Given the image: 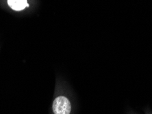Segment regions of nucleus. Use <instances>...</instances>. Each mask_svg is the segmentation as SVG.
I'll return each mask as SVG.
<instances>
[{"mask_svg":"<svg viewBox=\"0 0 152 114\" xmlns=\"http://www.w3.org/2000/svg\"><path fill=\"white\" fill-rule=\"evenodd\" d=\"M52 108L54 114H70L71 111V102L66 97L59 96L53 100Z\"/></svg>","mask_w":152,"mask_h":114,"instance_id":"obj_1","label":"nucleus"},{"mask_svg":"<svg viewBox=\"0 0 152 114\" xmlns=\"http://www.w3.org/2000/svg\"><path fill=\"white\" fill-rule=\"evenodd\" d=\"M8 4L12 10L17 11L23 10L28 6L27 0H8Z\"/></svg>","mask_w":152,"mask_h":114,"instance_id":"obj_2","label":"nucleus"}]
</instances>
